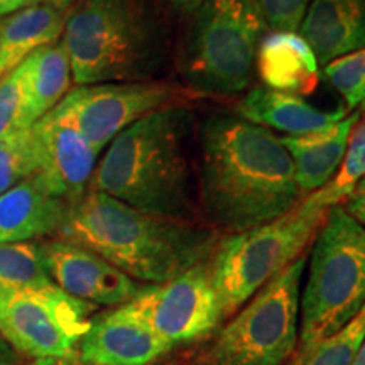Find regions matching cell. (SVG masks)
<instances>
[{"label": "cell", "mask_w": 365, "mask_h": 365, "mask_svg": "<svg viewBox=\"0 0 365 365\" xmlns=\"http://www.w3.org/2000/svg\"><path fill=\"white\" fill-rule=\"evenodd\" d=\"M198 205L218 234H239L286 215L307 198L281 137L235 113L196 127Z\"/></svg>", "instance_id": "obj_1"}, {"label": "cell", "mask_w": 365, "mask_h": 365, "mask_svg": "<svg viewBox=\"0 0 365 365\" xmlns=\"http://www.w3.org/2000/svg\"><path fill=\"white\" fill-rule=\"evenodd\" d=\"M196 127L188 105L140 118L105 149L90 190L150 215L200 223Z\"/></svg>", "instance_id": "obj_2"}, {"label": "cell", "mask_w": 365, "mask_h": 365, "mask_svg": "<svg viewBox=\"0 0 365 365\" xmlns=\"http://www.w3.org/2000/svg\"><path fill=\"white\" fill-rule=\"evenodd\" d=\"M56 239L90 249L137 282L164 284L208 261L220 234L202 223L150 215L88 190L68 207Z\"/></svg>", "instance_id": "obj_3"}, {"label": "cell", "mask_w": 365, "mask_h": 365, "mask_svg": "<svg viewBox=\"0 0 365 365\" xmlns=\"http://www.w3.org/2000/svg\"><path fill=\"white\" fill-rule=\"evenodd\" d=\"M61 41L76 86L163 80L175 54L153 0H76Z\"/></svg>", "instance_id": "obj_4"}, {"label": "cell", "mask_w": 365, "mask_h": 365, "mask_svg": "<svg viewBox=\"0 0 365 365\" xmlns=\"http://www.w3.org/2000/svg\"><path fill=\"white\" fill-rule=\"evenodd\" d=\"M365 307V228L333 205L312 244L299 303L296 365L318 341L341 330Z\"/></svg>", "instance_id": "obj_5"}, {"label": "cell", "mask_w": 365, "mask_h": 365, "mask_svg": "<svg viewBox=\"0 0 365 365\" xmlns=\"http://www.w3.org/2000/svg\"><path fill=\"white\" fill-rule=\"evenodd\" d=\"M328 210L308 195L276 220L239 234L220 235L208 266L225 318L239 312L272 277L307 254Z\"/></svg>", "instance_id": "obj_6"}, {"label": "cell", "mask_w": 365, "mask_h": 365, "mask_svg": "<svg viewBox=\"0 0 365 365\" xmlns=\"http://www.w3.org/2000/svg\"><path fill=\"white\" fill-rule=\"evenodd\" d=\"M181 56L186 90L195 97H232L252 81L267 26L254 0H202Z\"/></svg>", "instance_id": "obj_7"}, {"label": "cell", "mask_w": 365, "mask_h": 365, "mask_svg": "<svg viewBox=\"0 0 365 365\" xmlns=\"http://www.w3.org/2000/svg\"><path fill=\"white\" fill-rule=\"evenodd\" d=\"M308 255L287 266L218 328L207 365H286L299 339L301 282Z\"/></svg>", "instance_id": "obj_8"}, {"label": "cell", "mask_w": 365, "mask_h": 365, "mask_svg": "<svg viewBox=\"0 0 365 365\" xmlns=\"http://www.w3.org/2000/svg\"><path fill=\"white\" fill-rule=\"evenodd\" d=\"M191 98L195 95L186 86L166 80L80 85L68 91L53 112L103 153L118 134L140 118L173 105H186Z\"/></svg>", "instance_id": "obj_9"}, {"label": "cell", "mask_w": 365, "mask_h": 365, "mask_svg": "<svg viewBox=\"0 0 365 365\" xmlns=\"http://www.w3.org/2000/svg\"><path fill=\"white\" fill-rule=\"evenodd\" d=\"M97 307L59 287L14 291L0 313V335L19 355L31 359L78 354Z\"/></svg>", "instance_id": "obj_10"}, {"label": "cell", "mask_w": 365, "mask_h": 365, "mask_svg": "<svg viewBox=\"0 0 365 365\" xmlns=\"http://www.w3.org/2000/svg\"><path fill=\"white\" fill-rule=\"evenodd\" d=\"M118 308L171 346L202 340L225 319L208 261L164 284H145L135 298Z\"/></svg>", "instance_id": "obj_11"}, {"label": "cell", "mask_w": 365, "mask_h": 365, "mask_svg": "<svg viewBox=\"0 0 365 365\" xmlns=\"http://www.w3.org/2000/svg\"><path fill=\"white\" fill-rule=\"evenodd\" d=\"M39 245L41 257L54 284L73 298L103 307H122L143 289L135 279L98 254L71 242L49 237Z\"/></svg>", "instance_id": "obj_12"}, {"label": "cell", "mask_w": 365, "mask_h": 365, "mask_svg": "<svg viewBox=\"0 0 365 365\" xmlns=\"http://www.w3.org/2000/svg\"><path fill=\"white\" fill-rule=\"evenodd\" d=\"M38 175L49 191L75 203L90 190L100 153L81 132L53 110L33 125Z\"/></svg>", "instance_id": "obj_13"}, {"label": "cell", "mask_w": 365, "mask_h": 365, "mask_svg": "<svg viewBox=\"0 0 365 365\" xmlns=\"http://www.w3.org/2000/svg\"><path fill=\"white\" fill-rule=\"evenodd\" d=\"M173 346L122 308L91 318L78 344L85 365H150Z\"/></svg>", "instance_id": "obj_14"}, {"label": "cell", "mask_w": 365, "mask_h": 365, "mask_svg": "<svg viewBox=\"0 0 365 365\" xmlns=\"http://www.w3.org/2000/svg\"><path fill=\"white\" fill-rule=\"evenodd\" d=\"M68 207L36 173L0 195V244L56 237Z\"/></svg>", "instance_id": "obj_15"}, {"label": "cell", "mask_w": 365, "mask_h": 365, "mask_svg": "<svg viewBox=\"0 0 365 365\" xmlns=\"http://www.w3.org/2000/svg\"><path fill=\"white\" fill-rule=\"evenodd\" d=\"M235 115L267 130L298 137L330 129L344 120L349 115V110L345 105L333 110H323L299 95L277 91L267 86H255L235 105Z\"/></svg>", "instance_id": "obj_16"}, {"label": "cell", "mask_w": 365, "mask_h": 365, "mask_svg": "<svg viewBox=\"0 0 365 365\" xmlns=\"http://www.w3.org/2000/svg\"><path fill=\"white\" fill-rule=\"evenodd\" d=\"M298 33L319 66L365 49V0H312Z\"/></svg>", "instance_id": "obj_17"}, {"label": "cell", "mask_w": 365, "mask_h": 365, "mask_svg": "<svg viewBox=\"0 0 365 365\" xmlns=\"http://www.w3.org/2000/svg\"><path fill=\"white\" fill-rule=\"evenodd\" d=\"M255 71L264 86L307 97L313 93L322 68L313 49L299 33L267 31L261 39L255 58Z\"/></svg>", "instance_id": "obj_18"}, {"label": "cell", "mask_w": 365, "mask_h": 365, "mask_svg": "<svg viewBox=\"0 0 365 365\" xmlns=\"http://www.w3.org/2000/svg\"><path fill=\"white\" fill-rule=\"evenodd\" d=\"M17 70L22 91L19 129H31L71 90V63L63 41H58L34 51Z\"/></svg>", "instance_id": "obj_19"}, {"label": "cell", "mask_w": 365, "mask_h": 365, "mask_svg": "<svg viewBox=\"0 0 365 365\" xmlns=\"http://www.w3.org/2000/svg\"><path fill=\"white\" fill-rule=\"evenodd\" d=\"M362 113L355 110L330 129H323L298 137H281L294 166L298 186L304 195L327 186L344 163L349 137Z\"/></svg>", "instance_id": "obj_20"}, {"label": "cell", "mask_w": 365, "mask_h": 365, "mask_svg": "<svg viewBox=\"0 0 365 365\" xmlns=\"http://www.w3.org/2000/svg\"><path fill=\"white\" fill-rule=\"evenodd\" d=\"M70 7L38 2L0 19V81L44 46L61 41Z\"/></svg>", "instance_id": "obj_21"}, {"label": "cell", "mask_w": 365, "mask_h": 365, "mask_svg": "<svg viewBox=\"0 0 365 365\" xmlns=\"http://www.w3.org/2000/svg\"><path fill=\"white\" fill-rule=\"evenodd\" d=\"M0 282L12 291H39L54 286L39 245L33 242L0 244Z\"/></svg>", "instance_id": "obj_22"}, {"label": "cell", "mask_w": 365, "mask_h": 365, "mask_svg": "<svg viewBox=\"0 0 365 365\" xmlns=\"http://www.w3.org/2000/svg\"><path fill=\"white\" fill-rule=\"evenodd\" d=\"M365 176V115L359 118V122L352 129L349 137V145L341 163L339 173L335 178L323 186L322 190L312 193L314 200L323 207H333L340 205L345 196L352 191V188Z\"/></svg>", "instance_id": "obj_23"}, {"label": "cell", "mask_w": 365, "mask_h": 365, "mask_svg": "<svg viewBox=\"0 0 365 365\" xmlns=\"http://www.w3.org/2000/svg\"><path fill=\"white\" fill-rule=\"evenodd\" d=\"M38 173L33 127L0 137V195Z\"/></svg>", "instance_id": "obj_24"}, {"label": "cell", "mask_w": 365, "mask_h": 365, "mask_svg": "<svg viewBox=\"0 0 365 365\" xmlns=\"http://www.w3.org/2000/svg\"><path fill=\"white\" fill-rule=\"evenodd\" d=\"M322 78L344 98L346 110H359L365 115V49L322 66Z\"/></svg>", "instance_id": "obj_25"}, {"label": "cell", "mask_w": 365, "mask_h": 365, "mask_svg": "<svg viewBox=\"0 0 365 365\" xmlns=\"http://www.w3.org/2000/svg\"><path fill=\"white\" fill-rule=\"evenodd\" d=\"M365 340V307L333 335L318 341L296 365H352Z\"/></svg>", "instance_id": "obj_26"}, {"label": "cell", "mask_w": 365, "mask_h": 365, "mask_svg": "<svg viewBox=\"0 0 365 365\" xmlns=\"http://www.w3.org/2000/svg\"><path fill=\"white\" fill-rule=\"evenodd\" d=\"M269 31L298 33L312 0H254Z\"/></svg>", "instance_id": "obj_27"}, {"label": "cell", "mask_w": 365, "mask_h": 365, "mask_svg": "<svg viewBox=\"0 0 365 365\" xmlns=\"http://www.w3.org/2000/svg\"><path fill=\"white\" fill-rule=\"evenodd\" d=\"M22 108V91L19 70L12 73L0 81V137L11 134L19 129V118Z\"/></svg>", "instance_id": "obj_28"}, {"label": "cell", "mask_w": 365, "mask_h": 365, "mask_svg": "<svg viewBox=\"0 0 365 365\" xmlns=\"http://www.w3.org/2000/svg\"><path fill=\"white\" fill-rule=\"evenodd\" d=\"M340 205L359 225L365 228V176L354 186Z\"/></svg>", "instance_id": "obj_29"}, {"label": "cell", "mask_w": 365, "mask_h": 365, "mask_svg": "<svg viewBox=\"0 0 365 365\" xmlns=\"http://www.w3.org/2000/svg\"><path fill=\"white\" fill-rule=\"evenodd\" d=\"M17 365H85L81 362L78 354L68 355V357H43L34 359L29 364H17Z\"/></svg>", "instance_id": "obj_30"}, {"label": "cell", "mask_w": 365, "mask_h": 365, "mask_svg": "<svg viewBox=\"0 0 365 365\" xmlns=\"http://www.w3.org/2000/svg\"><path fill=\"white\" fill-rule=\"evenodd\" d=\"M21 364L19 354L7 344L6 339L0 335V365H17Z\"/></svg>", "instance_id": "obj_31"}, {"label": "cell", "mask_w": 365, "mask_h": 365, "mask_svg": "<svg viewBox=\"0 0 365 365\" xmlns=\"http://www.w3.org/2000/svg\"><path fill=\"white\" fill-rule=\"evenodd\" d=\"M33 4H38L36 0H0V17L9 16V14L19 11V9H24L27 6H33Z\"/></svg>", "instance_id": "obj_32"}, {"label": "cell", "mask_w": 365, "mask_h": 365, "mask_svg": "<svg viewBox=\"0 0 365 365\" xmlns=\"http://www.w3.org/2000/svg\"><path fill=\"white\" fill-rule=\"evenodd\" d=\"M170 6L175 9L176 12L186 14V16H191L196 11V7L202 4V0H166Z\"/></svg>", "instance_id": "obj_33"}, {"label": "cell", "mask_w": 365, "mask_h": 365, "mask_svg": "<svg viewBox=\"0 0 365 365\" xmlns=\"http://www.w3.org/2000/svg\"><path fill=\"white\" fill-rule=\"evenodd\" d=\"M12 293L14 291L11 289V287H7L6 284H2V282H0V313L4 312V308H6L9 299H11Z\"/></svg>", "instance_id": "obj_34"}, {"label": "cell", "mask_w": 365, "mask_h": 365, "mask_svg": "<svg viewBox=\"0 0 365 365\" xmlns=\"http://www.w3.org/2000/svg\"><path fill=\"white\" fill-rule=\"evenodd\" d=\"M36 2L53 4V6H58V7H71L76 0H36Z\"/></svg>", "instance_id": "obj_35"}, {"label": "cell", "mask_w": 365, "mask_h": 365, "mask_svg": "<svg viewBox=\"0 0 365 365\" xmlns=\"http://www.w3.org/2000/svg\"><path fill=\"white\" fill-rule=\"evenodd\" d=\"M352 365H365V340H364L362 346H360L359 354L355 355V359H354Z\"/></svg>", "instance_id": "obj_36"}]
</instances>
